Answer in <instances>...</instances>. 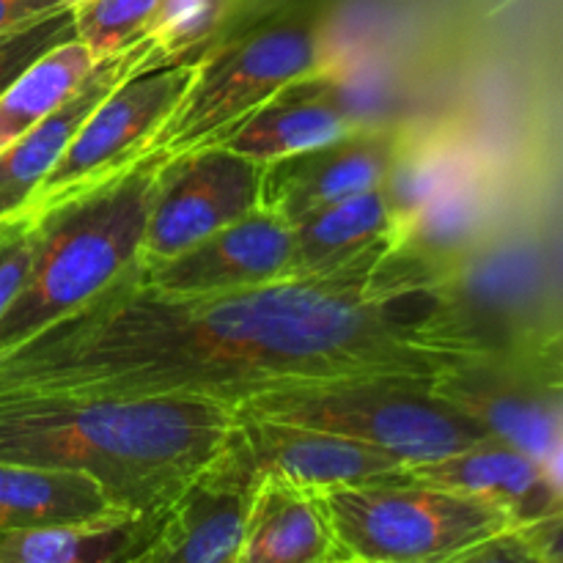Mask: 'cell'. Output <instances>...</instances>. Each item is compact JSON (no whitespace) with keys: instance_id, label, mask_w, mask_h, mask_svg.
Segmentation results:
<instances>
[{"instance_id":"cell-14","label":"cell","mask_w":563,"mask_h":563,"mask_svg":"<svg viewBox=\"0 0 563 563\" xmlns=\"http://www.w3.org/2000/svg\"><path fill=\"white\" fill-rule=\"evenodd\" d=\"M236 563H352L335 539L322 493L264 478L247 509Z\"/></svg>"},{"instance_id":"cell-34","label":"cell","mask_w":563,"mask_h":563,"mask_svg":"<svg viewBox=\"0 0 563 563\" xmlns=\"http://www.w3.org/2000/svg\"><path fill=\"white\" fill-rule=\"evenodd\" d=\"M352 563H361V561H352Z\"/></svg>"},{"instance_id":"cell-8","label":"cell","mask_w":563,"mask_h":563,"mask_svg":"<svg viewBox=\"0 0 563 563\" xmlns=\"http://www.w3.org/2000/svg\"><path fill=\"white\" fill-rule=\"evenodd\" d=\"M209 471L253 493L264 478H284L313 493H328L401 478L407 465L357 440L234 410V427L220 454L209 462Z\"/></svg>"},{"instance_id":"cell-30","label":"cell","mask_w":563,"mask_h":563,"mask_svg":"<svg viewBox=\"0 0 563 563\" xmlns=\"http://www.w3.org/2000/svg\"><path fill=\"white\" fill-rule=\"evenodd\" d=\"M533 555L542 563H563V511L520 528Z\"/></svg>"},{"instance_id":"cell-19","label":"cell","mask_w":563,"mask_h":563,"mask_svg":"<svg viewBox=\"0 0 563 563\" xmlns=\"http://www.w3.org/2000/svg\"><path fill=\"white\" fill-rule=\"evenodd\" d=\"M385 236H394V220L379 187L319 209L291 225V258L286 278L330 273Z\"/></svg>"},{"instance_id":"cell-36","label":"cell","mask_w":563,"mask_h":563,"mask_svg":"<svg viewBox=\"0 0 563 563\" xmlns=\"http://www.w3.org/2000/svg\"><path fill=\"white\" fill-rule=\"evenodd\" d=\"M537 563H542V561H539V559H537Z\"/></svg>"},{"instance_id":"cell-2","label":"cell","mask_w":563,"mask_h":563,"mask_svg":"<svg viewBox=\"0 0 563 563\" xmlns=\"http://www.w3.org/2000/svg\"><path fill=\"white\" fill-rule=\"evenodd\" d=\"M234 410L207 399L0 394V462L93 478L126 515H159L220 454Z\"/></svg>"},{"instance_id":"cell-5","label":"cell","mask_w":563,"mask_h":563,"mask_svg":"<svg viewBox=\"0 0 563 563\" xmlns=\"http://www.w3.org/2000/svg\"><path fill=\"white\" fill-rule=\"evenodd\" d=\"M335 539L361 563H418L511 531L506 511L476 495L410 476L322 493Z\"/></svg>"},{"instance_id":"cell-35","label":"cell","mask_w":563,"mask_h":563,"mask_svg":"<svg viewBox=\"0 0 563 563\" xmlns=\"http://www.w3.org/2000/svg\"><path fill=\"white\" fill-rule=\"evenodd\" d=\"M75 3H80V0H75Z\"/></svg>"},{"instance_id":"cell-7","label":"cell","mask_w":563,"mask_h":563,"mask_svg":"<svg viewBox=\"0 0 563 563\" xmlns=\"http://www.w3.org/2000/svg\"><path fill=\"white\" fill-rule=\"evenodd\" d=\"M198 60L201 58L159 60L124 77L93 108L64 157L42 181L25 214H36L75 192L88 190L152 152L159 130L190 88Z\"/></svg>"},{"instance_id":"cell-32","label":"cell","mask_w":563,"mask_h":563,"mask_svg":"<svg viewBox=\"0 0 563 563\" xmlns=\"http://www.w3.org/2000/svg\"><path fill=\"white\" fill-rule=\"evenodd\" d=\"M5 223H9V220H3V223H0V234H3V229H5Z\"/></svg>"},{"instance_id":"cell-27","label":"cell","mask_w":563,"mask_h":563,"mask_svg":"<svg viewBox=\"0 0 563 563\" xmlns=\"http://www.w3.org/2000/svg\"><path fill=\"white\" fill-rule=\"evenodd\" d=\"M36 251V218L20 214L9 220L0 234V319L25 286Z\"/></svg>"},{"instance_id":"cell-23","label":"cell","mask_w":563,"mask_h":563,"mask_svg":"<svg viewBox=\"0 0 563 563\" xmlns=\"http://www.w3.org/2000/svg\"><path fill=\"white\" fill-rule=\"evenodd\" d=\"M291 86L328 102L355 130H390V113L396 108L394 88L388 80L372 75L368 69H346V66H335L330 60L328 66L300 77Z\"/></svg>"},{"instance_id":"cell-9","label":"cell","mask_w":563,"mask_h":563,"mask_svg":"<svg viewBox=\"0 0 563 563\" xmlns=\"http://www.w3.org/2000/svg\"><path fill=\"white\" fill-rule=\"evenodd\" d=\"M264 165L223 146H201L163 163L148 209L141 262H163L258 209Z\"/></svg>"},{"instance_id":"cell-11","label":"cell","mask_w":563,"mask_h":563,"mask_svg":"<svg viewBox=\"0 0 563 563\" xmlns=\"http://www.w3.org/2000/svg\"><path fill=\"white\" fill-rule=\"evenodd\" d=\"M401 130H357L328 146L273 159L262 170L258 207L297 225L308 214L374 190L383 181Z\"/></svg>"},{"instance_id":"cell-33","label":"cell","mask_w":563,"mask_h":563,"mask_svg":"<svg viewBox=\"0 0 563 563\" xmlns=\"http://www.w3.org/2000/svg\"><path fill=\"white\" fill-rule=\"evenodd\" d=\"M229 563H236V559H231V561H229Z\"/></svg>"},{"instance_id":"cell-6","label":"cell","mask_w":563,"mask_h":563,"mask_svg":"<svg viewBox=\"0 0 563 563\" xmlns=\"http://www.w3.org/2000/svg\"><path fill=\"white\" fill-rule=\"evenodd\" d=\"M328 64L317 31L297 22L231 38L198 60L190 88L152 148L174 157L212 146L286 86Z\"/></svg>"},{"instance_id":"cell-21","label":"cell","mask_w":563,"mask_h":563,"mask_svg":"<svg viewBox=\"0 0 563 563\" xmlns=\"http://www.w3.org/2000/svg\"><path fill=\"white\" fill-rule=\"evenodd\" d=\"M489 201L476 170L445 187L399 236L401 247L449 273L476 245L487 223Z\"/></svg>"},{"instance_id":"cell-29","label":"cell","mask_w":563,"mask_h":563,"mask_svg":"<svg viewBox=\"0 0 563 563\" xmlns=\"http://www.w3.org/2000/svg\"><path fill=\"white\" fill-rule=\"evenodd\" d=\"M69 5H75V0H0V36Z\"/></svg>"},{"instance_id":"cell-15","label":"cell","mask_w":563,"mask_h":563,"mask_svg":"<svg viewBox=\"0 0 563 563\" xmlns=\"http://www.w3.org/2000/svg\"><path fill=\"white\" fill-rule=\"evenodd\" d=\"M407 471L423 484L476 495L498 506L515 528H526L561 511L544 482L542 465L493 438L454 456L407 467Z\"/></svg>"},{"instance_id":"cell-18","label":"cell","mask_w":563,"mask_h":563,"mask_svg":"<svg viewBox=\"0 0 563 563\" xmlns=\"http://www.w3.org/2000/svg\"><path fill=\"white\" fill-rule=\"evenodd\" d=\"M352 132L357 130L339 110L330 108L319 97L286 86L278 97L262 104L256 113L240 121L229 135L220 137L212 146H223L253 163L267 165L273 159L289 157V154L328 146Z\"/></svg>"},{"instance_id":"cell-31","label":"cell","mask_w":563,"mask_h":563,"mask_svg":"<svg viewBox=\"0 0 563 563\" xmlns=\"http://www.w3.org/2000/svg\"><path fill=\"white\" fill-rule=\"evenodd\" d=\"M542 473H544V482H548L550 493H553L555 504L563 511V434L561 440L555 443V449L550 451L548 460L542 462Z\"/></svg>"},{"instance_id":"cell-26","label":"cell","mask_w":563,"mask_h":563,"mask_svg":"<svg viewBox=\"0 0 563 563\" xmlns=\"http://www.w3.org/2000/svg\"><path fill=\"white\" fill-rule=\"evenodd\" d=\"M71 38H77L75 5L55 11V14L44 16V20L31 22V25L20 27V31L3 33L0 36V97L27 66L36 64L49 49L71 42Z\"/></svg>"},{"instance_id":"cell-10","label":"cell","mask_w":563,"mask_h":563,"mask_svg":"<svg viewBox=\"0 0 563 563\" xmlns=\"http://www.w3.org/2000/svg\"><path fill=\"white\" fill-rule=\"evenodd\" d=\"M289 258L291 225L258 207L179 256L137 262V273L163 295L207 297L284 280Z\"/></svg>"},{"instance_id":"cell-28","label":"cell","mask_w":563,"mask_h":563,"mask_svg":"<svg viewBox=\"0 0 563 563\" xmlns=\"http://www.w3.org/2000/svg\"><path fill=\"white\" fill-rule=\"evenodd\" d=\"M418 563H537V555H533L531 544L526 542L520 528H511V531L495 533L484 542L467 544V548L454 550V553Z\"/></svg>"},{"instance_id":"cell-24","label":"cell","mask_w":563,"mask_h":563,"mask_svg":"<svg viewBox=\"0 0 563 563\" xmlns=\"http://www.w3.org/2000/svg\"><path fill=\"white\" fill-rule=\"evenodd\" d=\"M159 0H80L75 3L77 42L91 58L108 60L143 42Z\"/></svg>"},{"instance_id":"cell-3","label":"cell","mask_w":563,"mask_h":563,"mask_svg":"<svg viewBox=\"0 0 563 563\" xmlns=\"http://www.w3.org/2000/svg\"><path fill=\"white\" fill-rule=\"evenodd\" d=\"M168 154L137 163L36 212L25 286L0 319V352L69 317L141 258L157 174Z\"/></svg>"},{"instance_id":"cell-17","label":"cell","mask_w":563,"mask_h":563,"mask_svg":"<svg viewBox=\"0 0 563 563\" xmlns=\"http://www.w3.org/2000/svg\"><path fill=\"white\" fill-rule=\"evenodd\" d=\"M126 515L93 478L69 471L0 462V531L77 526Z\"/></svg>"},{"instance_id":"cell-20","label":"cell","mask_w":563,"mask_h":563,"mask_svg":"<svg viewBox=\"0 0 563 563\" xmlns=\"http://www.w3.org/2000/svg\"><path fill=\"white\" fill-rule=\"evenodd\" d=\"M471 170L465 154L443 137L401 132L394 159L379 181V192L394 220V236H399L445 187Z\"/></svg>"},{"instance_id":"cell-16","label":"cell","mask_w":563,"mask_h":563,"mask_svg":"<svg viewBox=\"0 0 563 563\" xmlns=\"http://www.w3.org/2000/svg\"><path fill=\"white\" fill-rule=\"evenodd\" d=\"M478 361L440 374L434 379L438 394L476 418L489 438L542 465L563 434L561 407L515 388H495L478 372Z\"/></svg>"},{"instance_id":"cell-25","label":"cell","mask_w":563,"mask_h":563,"mask_svg":"<svg viewBox=\"0 0 563 563\" xmlns=\"http://www.w3.org/2000/svg\"><path fill=\"white\" fill-rule=\"evenodd\" d=\"M231 0H159L146 36L154 42V60L203 58V47L223 25Z\"/></svg>"},{"instance_id":"cell-22","label":"cell","mask_w":563,"mask_h":563,"mask_svg":"<svg viewBox=\"0 0 563 563\" xmlns=\"http://www.w3.org/2000/svg\"><path fill=\"white\" fill-rule=\"evenodd\" d=\"M97 60L77 38L49 49L27 66L0 97V148L64 104L93 71Z\"/></svg>"},{"instance_id":"cell-4","label":"cell","mask_w":563,"mask_h":563,"mask_svg":"<svg viewBox=\"0 0 563 563\" xmlns=\"http://www.w3.org/2000/svg\"><path fill=\"white\" fill-rule=\"evenodd\" d=\"M438 377L388 374L341 379L256 396L236 410L357 440L416 467L489 440L476 418L438 394Z\"/></svg>"},{"instance_id":"cell-13","label":"cell","mask_w":563,"mask_h":563,"mask_svg":"<svg viewBox=\"0 0 563 563\" xmlns=\"http://www.w3.org/2000/svg\"><path fill=\"white\" fill-rule=\"evenodd\" d=\"M251 500L253 489L207 467L165 509L146 550L124 563H229L240 553Z\"/></svg>"},{"instance_id":"cell-1","label":"cell","mask_w":563,"mask_h":563,"mask_svg":"<svg viewBox=\"0 0 563 563\" xmlns=\"http://www.w3.org/2000/svg\"><path fill=\"white\" fill-rule=\"evenodd\" d=\"M137 262L75 313L0 352V394L207 399L236 410L278 390L438 377L484 357L451 319L443 269L396 236L330 273L207 297L152 289Z\"/></svg>"},{"instance_id":"cell-12","label":"cell","mask_w":563,"mask_h":563,"mask_svg":"<svg viewBox=\"0 0 563 563\" xmlns=\"http://www.w3.org/2000/svg\"><path fill=\"white\" fill-rule=\"evenodd\" d=\"M154 60V42L143 38L126 53L113 55L108 60H99L91 75L82 80V86L66 99L64 104L53 110L47 119L0 148V223L14 220L31 209L33 196L47 179L49 170L58 165L69 143L86 124L99 102L119 86L124 77L137 71Z\"/></svg>"}]
</instances>
